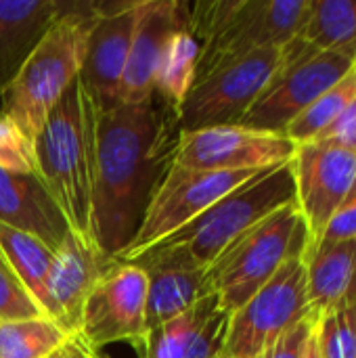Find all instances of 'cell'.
Segmentation results:
<instances>
[{
  "mask_svg": "<svg viewBox=\"0 0 356 358\" xmlns=\"http://www.w3.org/2000/svg\"><path fill=\"white\" fill-rule=\"evenodd\" d=\"M136 264L147 275V304H145V323L147 331L180 317L193 308L204 296L206 289V271L170 266V264Z\"/></svg>",
  "mask_w": 356,
  "mask_h": 358,
  "instance_id": "44dd1931",
  "label": "cell"
},
{
  "mask_svg": "<svg viewBox=\"0 0 356 358\" xmlns=\"http://www.w3.org/2000/svg\"><path fill=\"white\" fill-rule=\"evenodd\" d=\"M281 65V48H264L195 80L176 111L178 132L235 126Z\"/></svg>",
  "mask_w": 356,
  "mask_h": 358,
  "instance_id": "30bf717a",
  "label": "cell"
},
{
  "mask_svg": "<svg viewBox=\"0 0 356 358\" xmlns=\"http://www.w3.org/2000/svg\"><path fill=\"white\" fill-rule=\"evenodd\" d=\"M306 294L315 317L356 306V239L323 241L304 256Z\"/></svg>",
  "mask_w": 356,
  "mask_h": 358,
  "instance_id": "ac0fdd59",
  "label": "cell"
},
{
  "mask_svg": "<svg viewBox=\"0 0 356 358\" xmlns=\"http://www.w3.org/2000/svg\"><path fill=\"white\" fill-rule=\"evenodd\" d=\"M71 334L48 317L0 323V358H46Z\"/></svg>",
  "mask_w": 356,
  "mask_h": 358,
  "instance_id": "484cf974",
  "label": "cell"
},
{
  "mask_svg": "<svg viewBox=\"0 0 356 358\" xmlns=\"http://www.w3.org/2000/svg\"><path fill=\"white\" fill-rule=\"evenodd\" d=\"M187 27L185 2L141 0L128 63L120 84V105H136L153 96V73L168 36Z\"/></svg>",
  "mask_w": 356,
  "mask_h": 358,
  "instance_id": "2e32d148",
  "label": "cell"
},
{
  "mask_svg": "<svg viewBox=\"0 0 356 358\" xmlns=\"http://www.w3.org/2000/svg\"><path fill=\"white\" fill-rule=\"evenodd\" d=\"M296 206L306 222L313 248L356 178V153L344 147L313 141L296 147L292 157Z\"/></svg>",
  "mask_w": 356,
  "mask_h": 358,
  "instance_id": "5bb4252c",
  "label": "cell"
},
{
  "mask_svg": "<svg viewBox=\"0 0 356 358\" xmlns=\"http://www.w3.org/2000/svg\"><path fill=\"white\" fill-rule=\"evenodd\" d=\"M0 222L25 231L55 250L69 227L36 174L0 168Z\"/></svg>",
  "mask_w": 356,
  "mask_h": 358,
  "instance_id": "d6986e66",
  "label": "cell"
},
{
  "mask_svg": "<svg viewBox=\"0 0 356 358\" xmlns=\"http://www.w3.org/2000/svg\"><path fill=\"white\" fill-rule=\"evenodd\" d=\"M356 96V63L355 67L329 90H325L306 111H302L283 132L296 147L304 143H313L323 134L353 103Z\"/></svg>",
  "mask_w": 356,
  "mask_h": 358,
  "instance_id": "d4e9b609",
  "label": "cell"
},
{
  "mask_svg": "<svg viewBox=\"0 0 356 358\" xmlns=\"http://www.w3.org/2000/svg\"><path fill=\"white\" fill-rule=\"evenodd\" d=\"M94 6L97 2H65L2 99L0 115L29 141H36L57 103L82 73Z\"/></svg>",
  "mask_w": 356,
  "mask_h": 358,
  "instance_id": "5b68a950",
  "label": "cell"
},
{
  "mask_svg": "<svg viewBox=\"0 0 356 358\" xmlns=\"http://www.w3.org/2000/svg\"><path fill=\"white\" fill-rule=\"evenodd\" d=\"M147 275L130 262L115 260L86 298L78 334L94 348L118 342H143Z\"/></svg>",
  "mask_w": 356,
  "mask_h": 358,
  "instance_id": "7c38bea8",
  "label": "cell"
},
{
  "mask_svg": "<svg viewBox=\"0 0 356 358\" xmlns=\"http://www.w3.org/2000/svg\"><path fill=\"white\" fill-rule=\"evenodd\" d=\"M36 176L67 227L90 237L94 174V107L80 78L57 103L34 141Z\"/></svg>",
  "mask_w": 356,
  "mask_h": 358,
  "instance_id": "3957f363",
  "label": "cell"
},
{
  "mask_svg": "<svg viewBox=\"0 0 356 358\" xmlns=\"http://www.w3.org/2000/svg\"><path fill=\"white\" fill-rule=\"evenodd\" d=\"M260 172L262 170H193L172 164L159 187L155 189L134 239L120 254L118 260H136L147 250L155 248L164 239L185 229L218 199H222L227 193H231L233 189H237Z\"/></svg>",
  "mask_w": 356,
  "mask_h": 358,
  "instance_id": "ba28073f",
  "label": "cell"
},
{
  "mask_svg": "<svg viewBox=\"0 0 356 358\" xmlns=\"http://www.w3.org/2000/svg\"><path fill=\"white\" fill-rule=\"evenodd\" d=\"M308 317L315 315L306 294L304 258H294L229 317L218 358H262L283 334Z\"/></svg>",
  "mask_w": 356,
  "mask_h": 358,
  "instance_id": "9c48e42d",
  "label": "cell"
},
{
  "mask_svg": "<svg viewBox=\"0 0 356 358\" xmlns=\"http://www.w3.org/2000/svg\"><path fill=\"white\" fill-rule=\"evenodd\" d=\"M176 113L151 96L136 105L94 109L90 239L111 260L134 239L145 210L172 166Z\"/></svg>",
  "mask_w": 356,
  "mask_h": 358,
  "instance_id": "6da1fadb",
  "label": "cell"
},
{
  "mask_svg": "<svg viewBox=\"0 0 356 358\" xmlns=\"http://www.w3.org/2000/svg\"><path fill=\"white\" fill-rule=\"evenodd\" d=\"M63 8L59 0H0V107L21 65Z\"/></svg>",
  "mask_w": 356,
  "mask_h": 358,
  "instance_id": "ffe728a7",
  "label": "cell"
},
{
  "mask_svg": "<svg viewBox=\"0 0 356 358\" xmlns=\"http://www.w3.org/2000/svg\"><path fill=\"white\" fill-rule=\"evenodd\" d=\"M317 323V317H308L306 321L298 323L296 327H292L287 334H283L266 352L262 358H302L304 355V346L306 340L313 331Z\"/></svg>",
  "mask_w": 356,
  "mask_h": 358,
  "instance_id": "f546056e",
  "label": "cell"
},
{
  "mask_svg": "<svg viewBox=\"0 0 356 358\" xmlns=\"http://www.w3.org/2000/svg\"><path fill=\"white\" fill-rule=\"evenodd\" d=\"M317 338H319L321 358H346L344 348H342V340H340L336 313L317 317Z\"/></svg>",
  "mask_w": 356,
  "mask_h": 358,
  "instance_id": "1f68e13d",
  "label": "cell"
},
{
  "mask_svg": "<svg viewBox=\"0 0 356 358\" xmlns=\"http://www.w3.org/2000/svg\"><path fill=\"white\" fill-rule=\"evenodd\" d=\"M315 141L332 143V145L344 147V149L356 153V96L353 99V103L344 109V113L323 134H319V138H315Z\"/></svg>",
  "mask_w": 356,
  "mask_h": 358,
  "instance_id": "4dcf8cb0",
  "label": "cell"
},
{
  "mask_svg": "<svg viewBox=\"0 0 356 358\" xmlns=\"http://www.w3.org/2000/svg\"><path fill=\"white\" fill-rule=\"evenodd\" d=\"M197 59L199 46L187 27L172 31L162 46L153 73V94L159 96L174 113L195 84Z\"/></svg>",
  "mask_w": 356,
  "mask_h": 358,
  "instance_id": "603a6c76",
  "label": "cell"
},
{
  "mask_svg": "<svg viewBox=\"0 0 356 358\" xmlns=\"http://www.w3.org/2000/svg\"><path fill=\"white\" fill-rule=\"evenodd\" d=\"M308 245L306 222L298 206L290 203L235 239L206 268V289L233 315L262 289L285 262L304 258Z\"/></svg>",
  "mask_w": 356,
  "mask_h": 358,
  "instance_id": "8992f818",
  "label": "cell"
},
{
  "mask_svg": "<svg viewBox=\"0 0 356 358\" xmlns=\"http://www.w3.org/2000/svg\"><path fill=\"white\" fill-rule=\"evenodd\" d=\"M342 239H356V178L317 243L342 241Z\"/></svg>",
  "mask_w": 356,
  "mask_h": 358,
  "instance_id": "f1b7e54d",
  "label": "cell"
},
{
  "mask_svg": "<svg viewBox=\"0 0 356 358\" xmlns=\"http://www.w3.org/2000/svg\"><path fill=\"white\" fill-rule=\"evenodd\" d=\"M138 2H97L94 6L80 82L97 111L120 105V84L128 63Z\"/></svg>",
  "mask_w": 356,
  "mask_h": 358,
  "instance_id": "4fadbf2b",
  "label": "cell"
},
{
  "mask_svg": "<svg viewBox=\"0 0 356 358\" xmlns=\"http://www.w3.org/2000/svg\"><path fill=\"white\" fill-rule=\"evenodd\" d=\"M311 0L185 2L187 31L199 46L197 78L264 48H283L302 29Z\"/></svg>",
  "mask_w": 356,
  "mask_h": 358,
  "instance_id": "277c9868",
  "label": "cell"
},
{
  "mask_svg": "<svg viewBox=\"0 0 356 358\" xmlns=\"http://www.w3.org/2000/svg\"><path fill=\"white\" fill-rule=\"evenodd\" d=\"M294 153L296 145L287 136L235 124L178 132L172 164L218 172L266 170L292 162Z\"/></svg>",
  "mask_w": 356,
  "mask_h": 358,
  "instance_id": "8fae6325",
  "label": "cell"
},
{
  "mask_svg": "<svg viewBox=\"0 0 356 358\" xmlns=\"http://www.w3.org/2000/svg\"><path fill=\"white\" fill-rule=\"evenodd\" d=\"M298 38L315 50L356 61V0H311Z\"/></svg>",
  "mask_w": 356,
  "mask_h": 358,
  "instance_id": "7402d4cb",
  "label": "cell"
},
{
  "mask_svg": "<svg viewBox=\"0 0 356 358\" xmlns=\"http://www.w3.org/2000/svg\"><path fill=\"white\" fill-rule=\"evenodd\" d=\"M38 317H46L40 304L13 275V271L0 260V323L25 321Z\"/></svg>",
  "mask_w": 356,
  "mask_h": 358,
  "instance_id": "4316f807",
  "label": "cell"
},
{
  "mask_svg": "<svg viewBox=\"0 0 356 358\" xmlns=\"http://www.w3.org/2000/svg\"><path fill=\"white\" fill-rule=\"evenodd\" d=\"M290 203H296L292 162L262 170L254 178L245 180L185 229L147 250L132 262L206 271L235 239Z\"/></svg>",
  "mask_w": 356,
  "mask_h": 358,
  "instance_id": "7a4b0ae2",
  "label": "cell"
},
{
  "mask_svg": "<svg viewBox=\"0 0 356 358\" xmlns=\"http://www.w3.org/2000/svg\"><path fill=\"white\" fill-rule=\"evenodd\" d=\"M52 252L38 237L0 222V258L44 313V283Z\"/></svg>",
  "mask_w": 356,
  "mask_h": 358,
  "instance_id": "cb8c5ba5",
  "label": "cell"
},
{
  "mask_svg": "<svg viewBox=\"0 0 356 358\" xmlns=\"http://www.w3.org/2000/svg\"><path fill=\"white\" fill-rule=\"evenodd\" d=\"M0 260H2V258H0Z\"/></svg>",
  "mask_w": 356,
  "mask_h": 358,
  "instance_id": "e575fe53",
  "label": "cell"
},
{
  "mask_svg": "<svg viewBox=\"0 0 356 358\" xmlns=\"http://www.w3.org/2000/svg\"><path fill=\"white\" fill-rule=\"evenodd\" d=\"M0 168L17 174H36L34 141L4 115H0Z\"/></svg>",
  "mask_w": 356,
  "mask_h": 358,
  "instance_id": "83f0119b",
  "label": "cell"
},
{
  "mask_svg": "<svg viewBox=\"0 0 356 358\" xmlns=\"http://www.w3.org/2000/svg\"><path fill=\"white\" fill-rule=\"evenodd\" d=\"M113 262L90 237L69 229L52 252L44 283V315L67 334H78L86 298Z\"/></svg>",
  "mask_w": 356,
  "mask_h": 358,
  "instance_id": "9a60e30c",
  "label": "cell"
},
{
  "mask_svg": "<svg viewBox=\"0 0 356 358\" xmlns=\"http://www.w3.org/2000/svg\"><path fill=\"white\" fill-rule=\"evenodd\" d=\"M302 358H321V350H319V338H317V323L306 340V346H304V355Z\"/></svg>",
  "mask_w": 356,
  "mask_h": 358,
  "instance_id": "836d02e7",
  "label": "cell"
},
{
  "mask_svg": "<svg viewBox=\"0 0 356 358\" xmlns=\"http://www.w3.org/2000/svg\"><path fill=\"white\" fill-rule=\"evenodd\" d=\"M229 313L214 294L204 296L193 308L147 331L143 338V358H218Z\"/></svg>",
  "mask_w": 356,
  "mask_h": 358,
  "instance_id": "e0dca14e",
  "label": "cell"
},
{
  "mask_svg": "<svg viewBox=\"0 0 356 358\" xmlns=\"http://www.w3.org/2000/svg\"><path fill=\"white\" fill-rule=\"evenodd\" d=\"M46 358H99V355L80 334H71L55 352H50Z\"/></svg>",
  "mask_w": 356,
  "mask_h": 358,
  "instance_id": "d6a6232c",
  "label": "cell"
},
{
  "mask_svg": "<svg viewBox=\"0 0 356 358\" xmlns=\"http://www.w3.org/2000/svg\"><path fill=\"white\" fill-rule=\"evenodd\" d=\"M355 63L344 55L315 50L296 36L281 48L279 69L248 109L239 126L283 134L285 128L325 90L338 84Z\"/></svg>",
  "mask_w": 356,
  "mask_h": 358,
  "instance_id": "52a82bcc",
  "label": "cell"
}]
</instances>
